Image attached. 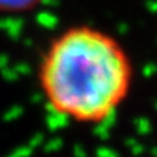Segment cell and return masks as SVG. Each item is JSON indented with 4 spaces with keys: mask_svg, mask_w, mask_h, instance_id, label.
Wrapping results in <instances>:
<instances>
[{
    "mask_svg": "<svg viewBox=\"0 0 157 157\" xmlns=\"http://www.w3.org/2000/svg\"><path fill=\"white\" fill-rule=\"evenodd\" d=\"M42 0H0L2 13H25L35 9Z\"/></svg>",
    "mask_w": 157,
    "mask_h": 157,
    "instance_id": "cell-2",
    "label": "cell"
},
{
    "mask_svg": "<svg viewBox=\"0 0 157 157\" xmlns=\"http://www.w3.org/2000/svg\"><path fill=\"white\" fill-rule=\"evenodd\" d=\"M134 67L127 50L102 29L77 25L44 51L38 82L48 106L78 124H101L131 92Z\"/></svg>",
    "mask_w": 157,
    "mask_h": 157,
    "instance_id": "cell-1",
    "label": "cell"
}]
</instances>
